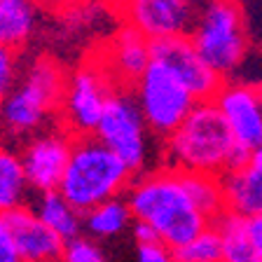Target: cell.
Listing matches in <instances>:
<instances>
[{"instance_id":"11","label":"cell","mask_w":262,"mask_h":262,"mask_svg":"<svg viewBox=\"0 0 262 262\" xmlns=\"http://www.w3.org/2000/svg\"><path fill=\"white\" fill-rule=\"evenodd\" d=\"M73 145H75V138L61 126L47 134H40V136H33L24 145L21 162L31 190L40 194L59 190L68 162H71Z\"/></svg>"},{"instance_id":"10","label":"cell","mask_w":262,"mask_h":262,"mask_svg":"<svg viewBox=\"0 0 262 262\" xmlns=\"http://www.w3.org/2000/svg\"><path fill=\"white\" fill-rule=\"evenodd\" d=\"M152 61H159L162 66H166L190 89L192 96L199 103L213 101L215 94L220 92V87L225 84L223 77L213 71L211 66L202 59V54L196 52L190 35L152 42Z\"/></svg>"},{"instance_id":"30","label":"cell","mask_w":262,"mask_h":262,"mask_svg":"<svg viewBox=\"0 0 262 262\" xmlns=\"http://www.w3.org/2000/svg\"><path fill=\"white\" fill-rule=\"evenodd\" d=\"M40 3H45V5H49V7H59V5H68L71 0H40Z\"/></svg>"},{"instance_id":"27","label":"cell","mask_w":262,"mask_h":262,"mask_svg":"<svg viewBox=\"0 0 262 262\" xmlns=\"http://www.w3.org/2000/svg\"><path fill=\"white\" fill-rule=\"evenodd\" d=\"M131 232H134V239L138 241V246H147V244H159V234L157 229L152 227V225L147 223H138V220H134V227H131Z\"/></svg>"},{"instance_id":"6","label":"cell","mask_w":262,"mask_h":262,"mask_svg":"<svg viewBox=\"0 0 262 262\" xmlns=\"http://www.w3.org/2000/svg\"><path fill=\"white\" fill-rule=\"evenodd\" d=\"M117 89L120 87L105 71L98 54L84 61L68 75V87L59 113V126L68 131L73 138L94 136L98 122L103 117L105 103Z\"/></svg>"},{"instance_id":"22","label":"cell","mask_w":262,"mask_h":262,"mask_svg":"<svg viewBox=\"0 0 262 262\" xmlns=\"http://www.w3.org/2000/svg\"><path fill=\"white\" fill-rule=\"evenodd\" d=\"M173 255L176 262H223V239L211 225L187 246L173 251Z\"/></svg>"},{"instance_id":"15","label":"cell","mask_w":262,"mask_h":262,"mask_svg":"<svg viewBox=\"0 0 262 262\" xmlns=\"http://www.w3.org/2000/svg\"><path fill=\"white\" fill-rule=\"evenodd\" d=\"M225 211L253 220L262 215V173L251 164L234 166L220 176Z\"/></svg>"},{"instance_id":"2","label":"cell","mask_w":262,"mask_h":262,"mask_svg":"<svg viewBox=\"0 0 262 262\" xmlns=\"http://www.w3.org/2000/svg\"><path fill=\"white\" fill-rule=\"evenodd\" d=\"M126 204L134 213V220L152 225L162 244L171 251L187 246L194 236L211 227V220L187 194L180 171L169 166L134 180L126 192Z\"/></svg>"},{"instance_id":"9","label":"cell","mask_w":262,"mask_h":262,"mask_svg":"<svg viewBox=\"0 0 262 262\" xmlns=\"http://www.w3.org/2000/svg\"><path fill=\"white\" fill-rule=\"evenodd\" d=\"M120 19L150 42L190 35L202 10L199 0H115Z\"/></svg>"},{"instance_id":"4","label":"cell","mask_w":262,"mask_h":262,"mask_svg":"<svg viewBox=\"0 0 262 262\" xmlns=\"http://www.w3.org/2000/svg\"><path fill=\"white\" fill-rule=\"evenodd\" d=\"M68 75L54 56H38L14 92L0 103V124L12 136H31L49 117L59 120Z\"/></svg>"},{"instance_id":"17","label":"cell","mask_w":262,"mask_h":262,"mask_svg":"<svg viewBox=\"0 0 262 262\" xmlns=\"http://www.w3.org/2000/svg\"><path fill=\"white\" fill-rule=\"evenodd\" d=\"M211 225L223 239V262H262V253L253 241L246 218L225 211Z\"/></svg>"},{"instance_id":"12","label":"cell","mask_w":262,"mask_h":262,"mask_svg":"<svg viewBox=\"0 0 262 262\" xmlns=\"http://www.w3.org/2000/svg\"><path fill=\"white\" fill-rule=\"evenodd\" d=\"M213 103L241 147L253 152L262 145V84L225 80Z\"/></svg>"},{"instance_id":"5","label":"cell","mask_w":262,"mask_h":262,"mask_svg":"<svg viewBox=\"0 0 262 262\" xmlns=\"http://www.w3.org/2000/svg\"><path fill=\"white\" fill-rule=\"evenodd\" d=\"M190 40L213 71L229 80L251 52V31L241 0H204Z\"/></svg>"},{"instance_id":"1","label":"cell","mask_w":262,"mask_h":262,"mask_svg":"<svg viewBox=\"0 0 262 262\" xmlns=\"http://www.w3.org/2000/svg\"><path fill=\"white\" fill-rule=\"evenodd\" d=\"M164 157L169 169L220 178L225 171L248 164L251 150L236 143L218 105L206 101L196 103L187 120L164 141Z\"/></svg>"},{"instance_id":"28","label":"cell","mask_w":262,"mask_h":262,"mask_svg":"<svg viewBox=\"0 0 262 262\" xmlns=\"http://www.w3.org/2000/svg\"><path fill=\"white\" fill-rule=\"evenodd\" d=\"M248 229H251V236H253V241H255L257 251L262 253V215L248 220Z\"/></svg>"},{"instance_id":"7","label":"cell","mask_w":262,"mask_h":262,"mask_svg":"<svg viewBox=\"0 0 262 262\" xmlns=\"http://www.w3.org/2000/svg\"><path fill=\"white\" fill-rule=\"evenodd\" d=\"M131 92L147 122V129L164 141L187 120V115L199 103L190 89L159 61L147 66V71L138 77Z\"/></svg>"},{"instance_id":"26","label":"cell","mask_w":262,"mask_h":262,"mask_svg":"<svg viewBox=\"0 0 262 262\" xmlns=\"http://www.w3.org/2000/svg\"><path fill=\"white\" fill-rule=\"evenodd\" d=\"M0 262H24L19 251H16L14 241H12L10 232H7L5 223L0 218Z\"/></svg>"},{"instance_id":"14","label":"cell","mask_w":262,"mask_h":262,"mask_svg":"<svg viewBox=\"0 0 262 262\" xmlns=\"http://www.w3.org/2000/svg\"><path fill=\"white\" fill-rule=\"evenodd\" d=\"M120 89H131L152 63V42L136 28L122 24L108 40V54H98Z\"/></svg>"},{"instance_id":"29","label":"cell","mask_w":262,"mask_h":262,"mask_svg":"<svg viewBox=\"0 0 262 262\" xmlns=\"http://www.w3.org/2000/svg\"><path fill=\"white\" fill-rule=\"evenodd\" d=\"M248 164H251L255 171H260V173H262V145L255 147V150L251 152V159H248Z\"/></svg>"},{"instance_id":"19","label":"cell","mask_w":262,"mask_h":262,"mask_svg":"<svg viewBox=\"0 0 262 262\" xmlns=\"http://www.w3.org/2000/svg\"><path fill=\"white\" fill-rule=\"evenodd\" d=\"M28 190L31 185H28L21 155L0 145V215L19 206H26L24 202H26Z\"/></svg>"},{"instance_id":"20","label":"cell","mask_w":262,"mask_h":262,"mask_svg":"<svg viewBox=\"0 0 262 262\" xmlns=\"http://www.w3.org/2000/svg\"><path fill=\"white\" fill-rule=\"evenodd\" d=\"M134 223V213H131L126 199H110L105 204H98L96 208L84 213V229L92 239H108V236L120 234L122 229Z\"/></svg>"},{"instance_id":"25","label":"cell","mask_w":262,"mask_h":262,"mask_svg":"<svg viewBox=\"0 0 262 262\" xmlns=\"http://www.w3.org/2000/svg\"><path fill=\"white\" fill-rule=\"evenodd\" d=\"M138 262H176V255L169 246L159 241V244L138 246Z\"/></svg>"},{"instance_id":"24","label":"cell","mask_w":262,"mask_h":262,"mask_svg":"<svg viewBox=\"0 0 262 262\" xmlns=\"http://www.w3.org/2000/svg\"><path fill=\"white\" fill-rule=\"evenodd\" d=\"M19 84V56L14 49L0 45V103L14 92Z\"/></svg>"},{"instance_id":"8","label":"cell","mask_w":262,"mask_h":262,"mask_svg":"<svg viewBox=\"0 0 262 262\" xmlns=\"http://www.w3.org/2000/svg\"><path fill=\"white\" fill-rule=\"evenodd\" d=\"M147 122L131 89H117L108 98L103 117L94 138L113 150L134 173L145 169L147 162Z\"/></svg>"},{"instance_id":"31","label":"cell","mask_w":262,"mask_h":262,"mask_svg":"<svg viewBox=\"0 0 262 262\" xmlns=\"http://www.w3.org/2000/svg\"><path fill=\"white\" fill-rule=\"evenodd\" d=\"M113 3H115V0H113Z\"/></svg>"},{"instance_id":"3","label":"cell","mask_w":262,"mask_h":262,"mask_svg":"<svg viewBox=\"0 0 262 262\" xmlns=\"http://www.w3.org/2000/svg\"><path fill=\"white\" fill-rule=\"evenodd\" d=\"M134 185V171L113 150L98 143L94 136L75 138L68 169L59 185V192L71 206L84 215L87 211L117 199Z\"/></svg>"},{"instance_id":"18","label":"cell","mask_w":262,"mask_h":262,"mask_svg":"<svg viewBox=\"0 0 262 262\" xmlns=\"http://www.w3.org/2000/svg\"><path fill=\"white\" fill-rule=\"evenodd\" d=\"M33 211L38 213V218L42 220L47 227L54 229L63 241H71V239H75V236H80L82 229H84V215H82L75 206H71L68 199H66L59 190L40 194V199H38V204L33 206Z\"/></svg>"},{"instance_id":"16","label":"cell","mask_w":262,"mask_h":262,"mask_svg":"<svg viewBox=\"0 0 262 262\" xmlns=\"http://www.w3.org/2000/svg\"><path fill=\"white\" fill-rule=\"evenodd\" d=\"M40 12V0H0V45L19 49L31 40Z\"/></svg>"},{"instance_id":"13","label":"cell","mask_w":262,"mask_h":262,"mask_svg":"<svg viewBox=\"0 0 262 262\" xmlns=\"http://www.w3.org/2000/svg\"><path fill=\"white\" fill-rule=\"evenodd\" d=\"M0 218L24 262H61L66 241L38 218L33 206H19Z\"/></svg>"},{"instance_id":"21","label":"cell","mask_w":262,"mask_h":262,"mask_svg":"<svg viewBox=\"0 0 262 262\" xmlns=\"http://www.w3.org/2000/svg\"><path fill=\"white\" fill-rule=\"evenodd\" d=\"M183 185H185L190 199L194 206L206 215L208 220H215L220 213H225L223 202V187H220V178L208 173H192V171H180Z\"/></svg>"},{"instance_id":"23","label":"cell","mask_w":262,"mask_h":262,"mask_svg":"<svg viewBox=\"0 0 262 262\" xmlns=\"http://www.w3.org/2000/svg\"><path fill=\"white\" fill-rule=\"evenodd\" d=\"M61 262H105V255L92 236L80 234L75 239L66 241Z\"/></svg>"}]
</instances>
